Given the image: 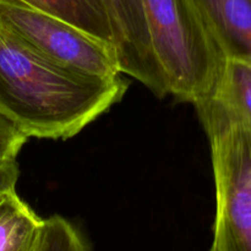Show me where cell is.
Listing matches in <instances>:
<instances>
[{
    "mask_svg": "<svg viewBox=\"0 0 251 251\" xmlns=\"http://www.w3.org/2000/svg\"><path fill=\"white\" fill-rule=\"evenodd\" d=\"M43 251H88L85 240L70 222L60 216L44 220Z\"/></svg>",
    "mask_w": 251,
    "mask_h": 251,
    "instance_id": "10",
    "label": "cell"
},
{
    "mask_svg": "<svg viewBox=\"0 0 251 251\" xmlns=\"http://www.w3.org/2000/svg\"><path fill=\"white\" fill-rule=\"evenodd\" d=\"M229 117L251 125V60L227 58L210 97Z\"/></svg>",
    "mask_w": 251,
    "mask_h": 251,
    "instance_id": "8",
    "label": "cell"
},
{
    "mask_svg": "<svg viewBox=\"0 0 251 251\" xmlns=\"http://www.w3.org/2000/svg\"><path fill=\"white\" fill-rule=\"evenodd\" d=\"M119 77L81 73L34 53L0 27V110L27 137L65 140L119 102Z\"/></svg>",
    "mask_w": 251,
    "mask_h": 251,
    "instance_id": "1",
    "label": "cell"
},
{
    "mask_svg": "<svg viewBox=\"0 0 251 251\" xmlns=\"http://www.w3.org/2000/svg\"><path fill=\"white\" fill-rule=\"evenodd\" d=\"M225 59L251 60V0H191Z\"/></svg>",
    "mask_w": 251,
    "mask_h": 251,
    "instance_id": "6",
    "label": "cell"
},
{
    "mask_svg": "<svg viewBox=\"0 0 251 251\" xmlns=\"http://www.w3.org/2000/svg\"><path fill=\"white\" fill-rule=\"evenodd\" d=\"M195 105L211 144L215 235L225 251H251V125L229 117L208 98Z\"/></svg>",
    "mask_w": 251,
    "mask_h": 251,
    "instance_id": "3",
    "label": "cell"
},
{
    "mask_svg": "<svg viewBox=\"0 0 251 251\" xmlns=\"http://www.w3.org/2000/svg\"><path fill=\"white\" fill-rule=\"evenodd\" d=\"M17 156L0 154V199L7 191L15 190L19 179Z\"/></svg>",
    "mask_w": 251,
    "mask_h": 251,
    "instance_id": "12",
    "label": "cell"
},
{
    "mask_svg": "<svg viewBox=\"0 0 251 251\" xmlns=\"http://www.w3.org/2000/svg\"><path fill=\"white\" fill-rule=\"evenodd\" d=\"M104 5L120 73L136 78L158 97L171 93L154 54L144 1L104 0Z\"/></svg>",
    "mask_w": 251,
    "mask_h": 251,
    "instance_id": "5",
    "label": "cell"
},
{
    "mask_svg": "<svg viewBox=\"0 0 251 251\" xmlns=\"http://www.w3.org/2000/svg\"><path fill=\"white\" fill-rule=\"evenodd\" d=\"M152 46L179 100L196 104L210 97L225 58L191 0H142Z\"/></svg>",
    "mask_w": 251,
    "mask_h": 251,
    "instance_id": "2",
    "label": "cell"
},
{
    "mask_svg": "<svg viewBox=\"0 0 251 251\" xmlns=\"http://www.w3.org/2000/svg\"><path fill=\"white\" fill-rule=\"evenodd\" d=\"M210 251H225V249H223L222 242H221V239L217 237V235H215V237H213V243H212V247H211Z\"/></svg>",
    "mask_w": 251,
    "mask_h": 251,
    "instance_id": "13",
    "label": "cell"
},
{
    "mask_svg": "<svg viewBox=\"0 0 251 251\" xmlns=\"http://www.w3.org/2000/svg\"><path fill=\"white\" fill-rule=\"evenodd\" d=\"M0 27L34 53L81 73L119 76L112 44L22 0H0Z\"/></svg>",
    "mask_w": 251,
    "mask_h": 251,
    "instance_id": "4",
    "label": "cell"
},
{
    "mask_svg": "<svg viewBox=\"0 0 251 251\" xmlns=\"http://www.w3.org/2000/svg\"><path fill=\"white\" fill-rule=\"evenodd\" d=\"M54 15L86 33L112 44V31L104 0H22Z\"/></svg>",
    "mask_w": 251,
    "mask_h": 251,
    "instance_id": "9",
    "label": "cell"
},
{
    "mask_svg": "<svg viewBox=\"0 0 251 251\" xmlns=\"http://www.w3.org/2000/svg\"><path fill=\"white\" fill-rule=\"evenodd\" d=\"M28 137L22 132L14 120L0 110V154L17 156Z\"/></svg>",
    "mask_w": 251,
    "mask_h": 251,
    "instance_id": "11",
    "label": "cell"
},
{
    "mask_svg": "<svg viewBox=\"0 0 251 251\" xmlns=\"http://www.w3.org/2000/svg\"><path fill=\"white\" fill-rule=\"evenodd\" d=\"M44 220L16 194L0 199V251H43Z\"/></svg>",
    "mask_w": 251,
    "mask_h": 251,
    "instance_id": "7",
    "label": "cell"
}]
</instances>
